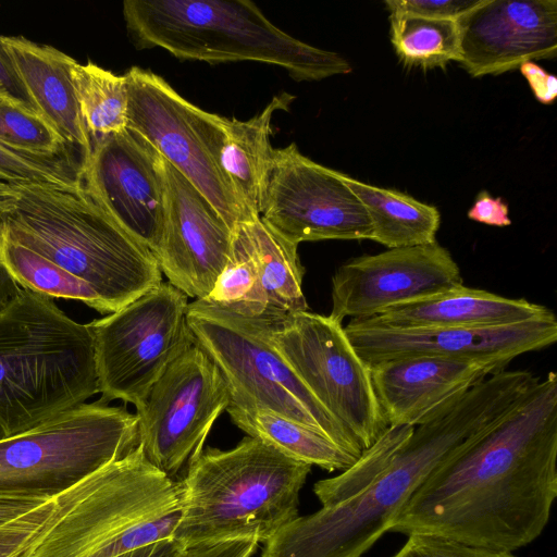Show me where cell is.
<instances>
[{"instance_id": "43", "label": "cell", "mask_w": 557, "mask_h": 557, "mask_svg": "<svg viewBox=\"0 0 557 557\" xmlns=\"http://www.w3.org/2000/svg\"><path fill=\"white\" fill-rule=\"evenodd\" d=\"M16 196L14 185L0 180V213L10 209Z\"/></svg>"}, {"instance_id": "39", "label": "cell", "mask_w": 557, "mask_h": 557, "mask_svg": "<svg viewBox=\"0 0 557 557\" xmlns=\"http://www.w3.org/2000/svg\"><path fill=\"white\" fill-rule=\"evenodd\" d=\"M535 98L543 104H550L557 96V78L536 63L529 61L519 66Z\"/></svg>"}, {"instance_id": "13", "label": "cell", "mask_w": 557, "mask_h": 557, "mask_svg": "<svg viewBox=\"0 0 557 557\" xmlns=\"http://www.w3.org/2000/svg\"><path fill=\"white\" fill-rule=\"evenodd\" d=\"M231 404L218 366L195 343L152 385L136 410L138 446L146 460L176 478L202 449L220 414Z\"/></svg>"}, {"instance_id": "16", "label": "cell", "mask_w": 557, "mask_h": 557, "mask_svg": "<svg viewBox=\"0 0 557 557\" xmlns=\"http://www.w3.org/2000/svg\"><path fill=\"white\" fill-rule=\"evenodd\" d=\"M82 185L157 258L165 221V177L162 156L154 147L127 127L94 140L82 166Z\"/></svg>"}, {"instance_id": "19", "label": "cell", "mask_w": 557, "mask_h": 557, "mask_svg": "<svg viewBox=\"0 0 557 557\" xmlns=\"http://www.w3.org/2000/svg\"><path fill=\"white\" fill-rule=\"evenodd\" d=\"M456 22L458 62L472 77L502 74L557 53L556 0H482Z\"/></svg>"}, {"instance_id": "32", "label": "cell", "mask_w": 557, "mask_h": 557, "mask_svg": "<svg viewBox=\"0 0 557 557\" xmlns=\"http://www.w3.org/2000/svg\"><path fill=\"white\" fill-rule=\"evenodd\" d=\"M0 143L38 156L66 154V143L40 116L0 97Z\"/></svg>"}, {"instance_id": "40", "label": "cell", "mask_w": 557, "mask_h": 557, "mask_svg": "<svg viewBox=\"0 0 557 557\" xmlns=\"http://www.w3.org/2000/svg\"><path fill=\"white\" fill-rule=\"evenodd\" d=\"M46 499L0 497V525L47 503Z\"/></svg>"}, {"instance_id": "20", "label": "cell", "mask_w": 557, "mask_h": 557, "mask_svg": "<svg viewBox=\"0 0 557 557\" xmlns=\"http://www.w3.org/2000/svg\"><path fill=\"white\" fill-rule=\"evenodd\" d=\"M370 369L387 425L413 428L495 373L483 363L433 356L386 360Z\"/></svg>"}, {"instance_id": "36", "label": "cell", "mask_w": 557, "mask_h": 557, "mask_svg": "<svg viewBox=\"0 0 557 557\" xmlns=\"http://www.w3.org/2000/svg\"><path fill=\"white\" fill-rule=\"evenodd\" d=\"M0 97L23 109L42 117L40 110L29 95L12 57L0 36ZM44 119V117H42Z\"/></svg>"}, {"instance_id": "15", "label": "cell", "mask_w": 557, "mask_h": 557, "mask_svg": "<svg viewBox=\"0 0 557 557\" xmlns=\"http://www.w3.org/2000/svg\"><path fill=\"white\" fill-rule=\"evenodd\" d=\"M463 284L458 263L436 242L362 255L332 276L330 317L341 323L369 319Z\"/></svg>"}, {"instance_id": "23", "label": "cell", "mask_w": 557, "mask_h": 557, "mask_svg": "<svg viewBox=\"0 0 557 557\" xmlns=\"http://www.w3.org/2000/svg\"><path fill=\"white\" fill-rule=\"evenodd\" d=\"M294 96H274L265 108L247 121L227 119L221 161L244 213V222L260 216L262 186L272 146L271 121L277 110H287Z\"/></svg>"}, {"instance_id": "24", "label": "cell", "mask_w": 557, "mask_h": 557, "mask_svg": "<svg viewBox=\"0 0 557 557\" xmlns=\"http://www.w3.org/2000/svg\"><path fill=\"white\" fill-rule=\"evenodd\" d=\"M352 193L366 207L374 240L388 249L436 242L441 214L436 207L388 188L373 186L343 175Z\"/></svg>"}, {"instance_id": "30", "label": "cell", "mask_w": 557, "mask_h": 557, "mask_svg": "<svg viewBox=\"0 0 557 557\" xmlns=\"http://www.w3.org/2000/svg\"><path fill=\"white\" fill-rule=\"evenodd\" d=\"M413 426H388L381 437L338 475L318 481L313 492L322 506L346 499L368 486L391 463Z\"/></svg>"}, {"instance_id": "18", "label": "cell", "mask_w": 557, "mask_h": 557, "mask_svg": "<svg viewBox=\"0 0 557 557\" xmlns=\"http://www.w3.org/2000/svg\"><path fill=\"white\" fill-rule=\"evenodd\" d=\"M165 221L157 259L168 282L206 299L232 248L231 228L207 198L163 157Z\"/></svg>"}, {"instance_id": "22", "label": "cell", "mask_w": 557, "mask_h": 557, "mask_svg": "<svg viewBox=\"0 0 557 557\" xmlns=\"http://www.w3.org/2000/svg\"><path fill=\"white\" fill-rule=\"evenodd\" d=\"M1 37L44 120L66 144L78 147L85 161L92 144L72 82L76 61L54 47L23 36Z\"/></svg>"}, {"instance_id": "29", "label": "cell", "mask_w": 557, "mask_h": 557, "mask_svg": "<svg viewBox=\"0 0 557 557\" xmlns=\"http://www.w3.org/2000/svg\"><path fill=\"white\" fill-rule=\"evenodd\" d=\"M246 318L269 319V304L249 239L237 225L227 262L206 299Z\"/></svg>"}, {"instance_id": "28", "label": "cell", "mask_w": 557, "mask_h": 557, "mask_svg": "<svg viewBox=\"0 0 557 557\" xmlns=\"http://www.w3.org/2000/svg\"><path fill=\"white\" fill-rule=\"evenodd\" d=\"M391 41L406 66L444 67L459 61V32L455 20L391 13Z\"/></svg>"}, {"instance_id": "6", "label": "cell", "mask_w": 557, "mask_h": 557, "mask_svg": "<svg viewBox=\"0 0 557 557\" xmlns=\"http://www.w3.org/2000/svg\"><path fill=\"white\" fill-rule=\"evenodd\" d=\"M123 15L138 49L159 47L180 60L269 63L295 81L351 72L341 54L292 37L251 1L126 0Z\"/></svg>"}, {"instance_id": "21", "label": "cell", "mask_w": 557, "mask_h": 557, "mask_svg": "<svg viewBox=\"0 0 557 557\" xmlns=\"http://www.w3.org/2000/svg\"><path fill=\"white\" fill-rule=\"evenodd\" d=\"M524 298H508L463 284L440 295L358 319L389 329H485L525 322L550 313Z\"/></svg>"}, {"instance_id": "12", "label": "cell", "mask_w": 557, "mask_h": 557, "mask_svg": "<svg viewBox=\"0 0 557 557\" xmlns=\"http://www.w3.org/2000/svg\"><path fill=\"white\" fill-rule=\"evenodd\" d=\"M124 77L127 128L154 147L235 230L245 219L221 161L227 119L184 99L151 71L132 66Z\"/></svg>"}, {"instance_id": "9", "label": "cell", "mask_w": 557, "mask_h": 557, "mask_svg": "<svg viewBox=\"0 0 557 557\" xmlns=\"http://www.w3.org/2000/svg\"><path fill=\"white\" fill-rule=\"evenodd\" d=\"M196 343L224 376L230 406L265 409L309 426L359 458L357 441L310 393L271 344L264 319L246 318L196 299L188 305Z\"/></svg>"}, {"instance_id": "25", "label": "cell", "mask_w": 557, "mask_h": 557, "mask_svg": "<svg viewBox=\"0 0 557 557\" xmlns=\"http://www.w3.org/2000/svg\"><path fill=\"white\" fill-rule=\"evenodd\" d=\"M226 411L248 436L311 467L344 471L358 459L320 432L269 410L228 406Z\"/></svg>"}, {"instance_id": "26", "label": "cell", "mask_w": 557, "mask_h": 557, "mask_svg": "<svg viewBox=\"0 0 557 557\" xmlns=\"http://www.w3.org/2000/svg\"><path fill=\"white\" fill-rule=\"evenodd\" d=\"M256 258L262 288L267 295L270 318L308 310L302 292L305 268L297 247L260 216L239 223Z\"/></svg>"}, {"instance_id": "41", "label": "cell", "mask_w": 557, "mask_h": 557, "mask_svg": "<svg viewBox=\"0 0 557 557\" xmlns=\"http://www.w3.org/2000/svg\"><path fill=\"white\" fill-rule=\"evenodd\" d=\"M181 549L183 548L173 540H165L139 547L117 557H176Z\"/></svg>"}, {"instance_id": "35", "label": "cell", "mask_w": 557, "mask_h": 557, "mask_svg": "<svg viewBox=\"0 0 557 557\" xmlns=\"http://www.w3.org/2000/svg\"><path fill=\"white\" fill-rule=\"evenodd\" d=\"M482 0H387L391 13H410L429 18L457 20Z\"/></svg>"}, {"instance_id": "38", "label": "cell", "mask_w": 557, "mask_h": 557, "mask_svg": "<svg viewBox=\"0 0 557 557\" xmlns=\"http://www.w3.org/2000/svg\"><path fill=\"white\" fill-rule=\"evenodd\" d=\"M467 215L472 221L491 226L504 227L511 224L507 203L500 197L493 198L485 190L476 196Z\"/></svg>"}, {"instance_id": "1", "label": "cell", "mask_w": 557, "mask_h": 557, "mask_svg": "<svg viewBox=\"0 0 557 557\" xmlns=\"http://www.w3.org/2000/svg\"><path fill=\"white\" fill-rule=\"evenodd\" d=\"M557 496V375L550 371L421 483L389 532L510 552L536 540Z\"/></svg>"}, {"instance_id": "17", "label": "cell", "mask_w": 557, "mask_h": 557, "mask_svg": "<svg viewBox=\"0 0 557 557\" xmlns=\"http://www.w3.org/2000/svg\"><path fill=\"white\" fill-rule=\"evenodd\" d=\"M344 329L369 367L398 358L433 356L483 363L497 373L518 356L557 341L553 311L518 324L485 329H389L363 320H350Z\"/></svg>"}, {"instance_id": "5", "label": "cell", "mask_w": 557, "mask_h": 557, "mask_svg": "<svg viewBox=\"0 0 557 557\" xmlns=\"http://www.w3.org/2000/svg\"><path fill=\"white\" fill-rule=\"evenodd\" d=\"M311 466L246 436L234 448L206 447L181 482L173 541L182 548L235 540L265 543L295 520Z\"/></svg>"}, {"instance_id": "3", "label": "cell", "mask_w": 557, "mask_h": 557, "mask_svg": "<svg viewBox=\"0 0 557 557\" xmlns=\"http://www.w3.org/2000/svg\"><path fill=\"white\" fill-rule=\"evenodd\" d=\"M523 392L512 371L486 376L414 426L388 467L368 486L313 513L298 516L264 543L261 557H361L389 532L393 520L426 476Z\"/></svg>"}, {"instance_id": "37", "label": "cell", "mask_w": 557, "mask_h": 557, "mask_svg": "<svg viewBox=\"0 0 557 557\" xmlns=\"http://www.w3.org/2000/svg\"><path fill=\"white\" fill-rule=\"evenodd\" d=\"M259 547L255 540H235L183 548L176 557H251Z\"/></svg>"}, {"instance_id": "10", "label": "cell", "mask_w": 557, "mask_h": 557, "mask_svg": "<svg viewBox=\"0 0 557 557\" xmlns=\"http://www.w3.org/2000/svg\"><path fill=\"white\" fill-rule=\"evenodd\" d=\"M187 296L169 282L88 323L100 400L140 407L152 385L195 343Z\"/></svg>"}, {"instance_id": "4", "label": "cell", "mask_w": 557, "mask_h": 557, "mask_svg": "<svg viewBox=\"0 0 557 557\" xmlns=\"http://www.w3.org/2000/svg\"><path fill=\"white\" fill-rule=\"evenodd\" d=\"M98 393L88 323L21 286L0 309V437L36 428Z\"/></svg>"}, {"instance_id": "11", "label": "cell", "mask_w": 557, "mask_h": 557, "mask_svg": "<svg viewBox=\"0 0 557 557\" xmlns=\"http://www.w3.org/2000/svg\"><path fill=\"white\" fill-rule=\"evenodd\" d=\"M264 320L271 344L321 406L362 451L371 447L388 425L373 389L371 369L343 323L308 310Z\"/></svg>"}, {"instance_id": "2", "label": "cell", "mask_w": 557, "mask_h": 557, "mask_svg": "<svg viewBox=\"0 0 557 557\" xmlns=\"http://www.w3.org/2000/svg\"><path fill=\"white\" fill-rule=\"evenodd\" d=\"M0 213V260L15 282L113 313L161 284L152 251L82 187L15 185Z\"/></svg>"}, {"instance_id": "44", "label": "cell", "mask_w": 557, "mask_h": 557, "mask_svg": "<svg viewBox=\"0 0 557 557\" xmlns=\"http://www.w3.org/2000/svg\"><path fill=\"white\" fill-rule=\"evenodd\" d=\"M16 557H24V554L20 555V556H16Z\"/></svg>"}, {"instance_id": "33", "label": "cell", "mask_w": 557, "mask_h": 557, "mask_svg": "<svg viewBox=\"0 0 557 557\" xmlns=\"http://www.w3.org/2000/svg\"><path fill=\"white\" fill-rule=\"evenodd\" d=\"M392 557H516L510 552L472 546L455 540L410 534L403 547Z\"/></svg>"}, {"instance_id": "14", "label": "cell", "mask_w": 557, "mask_h": 557, "mask_svg": "<svg viewBox=\"0 0 557 557\" xmlns=\"http://www.w3.org/2000/svg\"><path fill=\"white\" fill-rule=\"evenodd\" d=\"M343 173L304 156L296 144L273 148L260 218L289 242L371 239L366 207Z\"/></svg>"}, {"instance_id": "31", "label": "cell", "mask_w": 557, "mask_h": 557, "mask_svg": "<svg viewBox=\"0 0 557 557\" xmlns=\"http://www.w3.org/2000/svg\"><path fill=\"white\" fill-rule=\"evenodd\" d=\"M82 165L63 156H38L0 143V180L11 185L82 187Z\"/></svg>"}, {"instance_id": "42", "label": "cell", "mask_w": 557, "mask_h": 557, "mask_svg": "<svg viewBox=\"0 0 557 557\" xmlns=\"http://www.w3.org/2000/svg\"><path fill=\"white\" fill-rule=\"evenodd\" d=\"M15 282L0 260V309L4 307L20 290Z\"/></svg>"}, {"instance_id": "27", "label": "cell", "mask_w": 557, "mask_h": 557, "mask_svg": "<svg viewBox=\"0 0 557 557\" xmlns=\"http://www.w3.org/2000/svg\"><path fill=\"white\" fill-rule=\"evenodd\" d=\"M81 114L94 140L127 127V90L124 75L87 62L71 71Z\"/></svg>"}, {"instance_id": "7", "label": "cell", "mask_w": 557, "mask_h": 557, "mask_svg": "<svg viewBox=\"0 0 557 557\" xmlns=\"http://www.w3.org/2000/svg\"><path fill=\"white\" fill-rule=\"evenodd\" d=\"M181 482L152 467L137 445L57 496L24 557H104L126 529L181 509Z\"/></svg>"}, {"instance_id": "8", "label": "cell", "mask_w": 557, "mask_h": 557, "mask_svg": "<svg viewBox=\"0 0 557 557\" xmlns=\"http://www.w3.org/2000/svg\"><path fill=\"white\" fill-rule=\"evenodd\" d=\"M137 414L100 399L0 437V497L51 500L135 449Z\"/></svg>"}, {"instance_id": "34", "label": "cell", "mask_w": 557, "mask_h": 557, "mask_svg": "<svg viewBox=\"0 0 557 557\" xmlns=\"http://www.w3.org/2000/svg\"><path fill=\"white\" fill-rule=\"evenodd\" d=\"M53 509V499L0 525V557L26 552Z\"/></svg>"}]
</instances>
